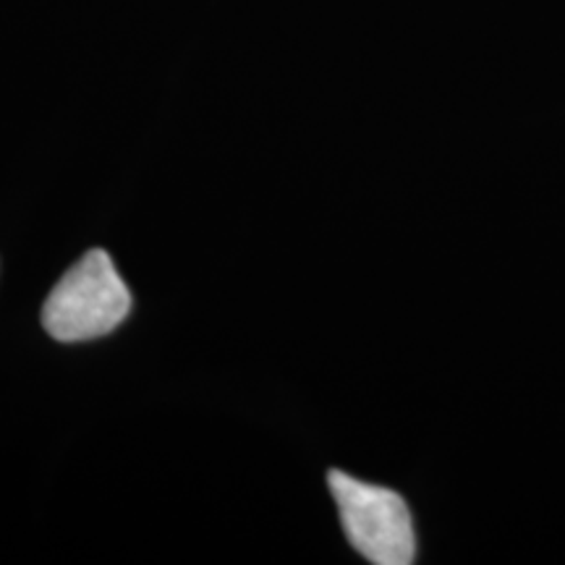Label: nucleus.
Listing matches in <instances>:
<instances>
[{
  "label": "nucleus",
  "instance_id": "nucleus-1",
  "mask_svg": "<svg viewBox=\"0 0 565 565\" xmlns=\"http://www.w3.org/2000/svg\"><path fill=\"white\" fill-rule=\"evenodd\" d=\"M131 312V294L110 254L92 249L55 282L42 307V328L61 343L95 341L113 333Z\"/></svg>",
  "mask_w": 565,
  "mask_h": 565
},
{
  "label": "nucleus",
  "instance_id": "nucleus-2",
  "mask_svg": "<svg viewBox=\"0 0 565 565\" xmlns=\"http://www.w3.org/2000/svg\"><path fill=\"white\" fill-rule=\"evenodd\" d=\"M343 532L359 555L374 565H412L416 561V534L412 511L398 492L359 482L345 471L330 469Z\"/></svg>",
  "mask_w": 565,
  "mask_h": 565
}]
</instances>
